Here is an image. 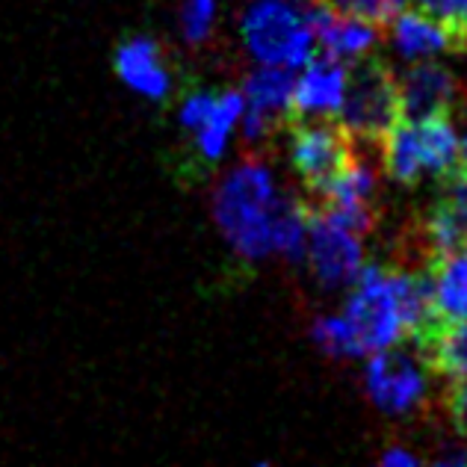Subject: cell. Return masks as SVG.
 Instances as JSON below:
<instances>
[{"instance_id": "obj_12", "label": "cell", "mask_w": 467, "mask_h": 467, "mask_svg": "<svg viewBox=\"0 0 467 467\" xmlns=\"http://www.w3.org/2000/svg\"><path fill=\"white\" fill-rule=\"evenodd\" d=\"M308 24L314 33V45H319V54L331 59L343 57H361L379 39V27L361 18H352L328 4L308 0Z\"/></svg>"}, {"instance_id": "obj_7", "label": "cell", "mask_w": 467, "mask_h": 467, "mask_svg": "<svg viewBox=\"0 0 467 467\" xmlns=\"http://www.w3.org/2000/svg\"><path fill=\"white\" fill-rule=\"evenodd\" d=\"M293 75L290 68L264 66L243 80V137L252 145H266L293 116Z\"/></svg>"}, {"instance_id": "obj_2", "label": "cell", "mask_w": 467, "mask_h": 467, "mask_svg": "<svg viewBox=\"0 0 467 467\" xmlns=\"http://www.w3.org/2000/svg\"><path fill=\"white\" fill-rule=\"evenodd\" d=\"M240 36L261 66H305L314 54L308 0H249L240 16Z\"/></svg>"}, {"instance_id": "obj_16", "label": "cell", "mask_w": 467, "mask_h": 467, "mask_svg": "<svg viewBox=\"0 0 467 467\" xmlns=\"http://www.w3.org/2000/svg\"><path fill=\"white\" fill-rule=\"evenodd\" d=\"M432 296L438 317H459L467 311V249L429 257Z\"/></svg>"}, {"instance_id": "obj_10", "label": "cell", "mask_w": 467, "mask_h": 467, "mask_svg": "<svg viewBox=\"0 0 467 467\" xmlns=\"http://www.w3.org/2000/svg\"><path fill=\"white\" fill-rule=\"evenodd\" d=\"M462 101V83L438 63H414L400 78V107L409 121L447 119Z\"/></svg>"}, {"instance_id": "obj_11", "label": "cell", "mask_w": 467, "mask_h": 467, "mask_svg": "<svg viewBox=\"0 0 467 467\" xmlns=\"http://www.w3.org/2000/svg\"><path fill=\"white\" fill-rule=\"evenodd\" d=\"M116 75L151 101H166L171 92L166 51L151 36H130L116 47Z\"/></svg>"}, {"instance_id": "obj_26", "label": "cell", "mask_w": 467, "mask_h": 467, "mask_svg": "<svg viewBox=\"0 0 467 467\" xmlns=\"http://www.w3.org/2000/svg\"><path fill=\"white\" fill-rule=\"evenodd\" d=\"M459 154H462V163L467 166V137H464V142L459 145Z\"/></svg>"}, {"instance_id": "obj_4", "label": "cell", "mask_w": 467, "mask_h": 467, "mask_svg": "<svg viewBox=\"0 0 467 467\" xmlns=\"http://www.w3.org/2000/svg\"><path fill=\"white\" fill-rule=\"evenodd\" d=\"M290 160L302 183L314 195H323L355 160L352 133L337 121L290 119Z\"/></svg>"}, {"instance_id": "obj_20", "label": "cell", "mask_w": 467, "mask_h": 467, "mask_svg": "<svg viewBox=\"0 0 467 467\" xmlns=\"http://www.w3.org/2000/svg\"><path fill=\"white\" fill-rule=\"evenodd\" d=\"M417 9L438 21L459 45V51L467 54V0H417Z\"/></svg>"}, {"instance_id": "obj_6", "label": "cell", "mask_w": 467, "mask_h": 467, "mask_svg": "<svg viewBox=\"0 0 467 467\" xmlns=\"http://www.w3.org/2000/svg\"><path fill=\"white\" fill-rule=\"evenodd\" d=\"M343 319L349 323L355 340H358L361 355L382 352L402 337L400 317L397 308H393V296L388 285V269L361 266V273L352 281V296L347 302Z\"/></svg>"}, {"instance_id": "obj_14", "label": "cell", "mask_w": 467, "mask_h": 467, "mask_svg": "<svg viewBox=\"0 0 467 467\" xmlns=\"http://www.w3.org/2000/svg\"><path fill=\"white\" fill-rule=\"evenodd\" d=\"M414 349L432 373L444 379H464L467 376V311L450 319L441 317L432 328H426L414 340Z\"/></svg>"}, {"instance_id": "obj_17", "label": "cell", "mask_w": 467, "mask_h": 467, "mask_svg": "<svg viewBox=\"0 0 467 467\" xmlns=\"http://www.w3.org/2000/svg\"><path fill=\"white\" fill-rule=\"evenodd\" d=\"M414 142L420 151L423 175H444L450 166L459 163V137L447 119H423L411 121Z\"/></svg>"}, {"instance_id": "obj_8", "label": "cell", "mask_w": 467, "mask_h": 467, "mask_svg": "<svg viewBox=\"0 0 467 467\" xmlns=\"http://www.w3.org/2000/svg\"><path fill=\"white\" fill-rule=\"evenodd\" d=\"M420 234L432 257L467 249V166L462 160L438 175V192L423 216Z\"/></svg>"}, {"instance_id": "obj_5", "label": "cell", "mask_w": 467, "mask_h": 467, "mask_svg": "<svg viewBox=\"0 0 467 467\" xmlns=\"http://www.w3.org/2000/svg\"><path fill=\"white\" fill-rule=\"evenodd\" d=\"M302 207H305V234H308L305 249H311L308 257H311L314 278L326 290L349 287L364 266L361 237L347 231L340 223H335L319 204L302 202Z\"/></svg>"}, {"instance_id": "obj_18", "label": "cell", "mask_w": 467, "mask_h": 467, "mask_svg": "<svg viewBox=\"0 0 467 467\" xmlns=\"http://www.w3.org/2000/svg\"><path fill=\"white\" fill-rule=\"evenodd\" d=\"M243 116V92H223L216 95V104L211 109V116L199 128V133L192 137L195 154L202 163H216L225 151V142L231 137L234 125Z\"/></svg>"}, {"instance_id": "obj_24", "label": "cell", "mask_w": 467, "mask_h": 467, "mask_svg": "<svg viewBox=\"0 0 467 467\" xmlns=\"http://www.w3.org/2000/svg\"><path fill=\"white\" fill-rule=\"evenodd\" d=\"M444 409H447L452 429H456V435L464 438V444H467V376L444 390Z\"/></svg>"}, {"instance_id": "obj_23", "label": "cell", "mask_w": 467, "mask_h": 467, "mask_svg": "<svg viewBox=\"0 0 467 467\" xmlns=\"http://www.w3.org/2000/svg\"><path fill=\"white\" fill-rule=\"evenodd\" d=\"M213 104H216V95L213 92L195 89L192 95H187V101H183V107H181V128L187 130L190 137H195V133H199V128L207 121V116H211Z\"/></svg>"}, {"instance_id": "obj_13", "label": "cell", "mask_w": 467, "mask_h": 467, "mask_svg": "<svg viewBox=\"0 0 467 467\" xmlns=\"http://www.w3.org/2000/svg\"><path fill=\"white\" fill-rule=\"evenodd\" d=\"M305 75L293 83V116H335L343 98V68L340 59L326 54H311Z\"/></svg>"}, {"instance_id": "obj_3", "label": "cell", "mask_w": 467, "mask_h": 467, "mask_svg": "<svg viewBox=\"0 0 467 467\" xmlns=\"http://www.w3.org/2000/svg\"><path fill=\"white\" fill-rule=\"evenodd\" d=\"M340 116L352 140L364 142H382L385 133L397 125L402 116L400 80L385 59L361 54L352 68L343 71Z\"/></svg>"}, {"instance_id": "obj_15", "label": "cell", "mask_w": 467, "mask_h": 467, "mask_svg": "<svg viewBox=\"0 0 467 467\" xmlns=\"http://www.w3.org/2000/svg\"><path fill=\"white\" fill-rule=\"evenodd\" d=\"M393 42H397V51L409 59L429 54H462L452 36L417 6L400 9V16L393 18Z\"/></svg>"}, {"instance_id": "obj_25", "label": "cell", "mask_w": 467, "mask_h": 467, "mask_svg": "<svg viewBox=\"0 0 467 467\" xmlns=\"http://www.w3.org/2000/svg\"><path fill=\"white\" fill-rule=\"evenodd\" d=\"M382 464H409V467H414V464H420V456H414V452L402 450V447H393V450L382 452Z\"/></svg>"}, {"instance_id": "obj_1", "label": "cell", "mask_w": 467, "mask_h": 467, "mask_svg": "<svg viewBox=\"0 0 467 467\" xmlns=\"http://www.w3.org/2000/svg\"><path fill=\"white\" fill-rule=\"evenodd\" d=\"M278 204L273 171L261 157H252L216 183L213 219L234 252L245 261H261L273 254Z\"/></svg>"}, {"instance_id": "obj_22", "label": "cell", "mask_w": 467, "mask_h": 467, "mask_svg": "<svg viewBox=\"0 0 467 467\" xmlns=\"http://www.w3.org/2000/svg\"><path fill=\"white\" fill-rule=\"evenodd\" d=\"M405 0H328V6L347 12L352 18H361L373 27H385L400 16Z\"/></svg>"}, {"instance_id": "obj_19", "label": "cell", "mask_w": 467, "mask_h": 467, "mask_svg": "<svg viewBox=\"0 0 467 467\" xmlns=\"http://www.w3.org/2000/svg\"><path fill=\"white\" fill-rule=\"evenodd\" d=\"M311 337L331 358H355V355H361L358 340H355L352 328L343 317H317L311 326Z\"/></svg>"}, {"instance_id": "obj_21", "label": "cell", "mask_w": 467, "mask_h": 467, "mask_svg": "<svg viewBox=\"0 0 467 467\" xmlns=\"http://www.w3.org/2000/svg\"><path fill=\"white\" fill-rule=\"evenodd\" d=\"M216 21V0H183L181 6V33L187 45H204Z\"/></svg>"}, {"instance_id": "obj_9", "label": "cell", "mask_w": 467, "mask_h": 467, "mask_svg": "<svg viewBox=\"0 0 467 467\" xmlns=\"http://www.w3.org/2000/svg\"><path fill=\"white\" fill-rule=\"evenodd\" d=\"M364 385L373 405L385 414H409L426 397V379L420 367L414 364L411 355L390 352V347L373 352L370 364H367Z\"/></svg>"}]
</instances>
